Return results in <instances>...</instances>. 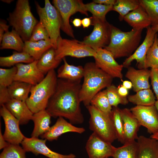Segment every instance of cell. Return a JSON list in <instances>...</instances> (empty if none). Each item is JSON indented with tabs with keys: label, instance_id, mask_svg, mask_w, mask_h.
<instances>
[{
	"label": "cell",
	"instance_id": "6da1fadb",
	"mask_svg": "<svg viewBox=\"0 0 158 158\" xmlns=\"http://www.w3.org/2000/svg\"><path fill=\"white\" fill-rule=\"evenodd\" d=\"M81 86L80 82L58 79L56 90L46 109L51 117L65 118L73 124L84 122L79 97Z\"/></svg>",
	"mask_w": 158,
	"mask_h": 158
},
{
	"label": "cell",
	"instance_id": "7a4b0ae2",
	"mask_svg": "<svg viewBox=\"0 0 158 158\" xmlns=\"http://www.w3.org/2000/svg\"><path fill=\"white\" fill-rule=\"evenodd\" d=\"M84 67V80L79 92L81 102L86 107L103 89L112 84L113 78L97 67L95 62L86 63Z\"/></svg>",
	"mask_w": 158,
	"mask_h": 158
},
{
	"label": "cell",
	"instance_id": "3957f363",
	"mask_svg": "<svg viewBox=\"0 0 158 158\" xmlns=\"http://www.w3.org/2000/svg\"><path fill=\"white\" fill-rule=\"evenodd\" d=\"M142 30L132 28L125 32L112 25L110 42L105 48L112 54L115 59L128 58L139 46Z\"/></svg>",
	"mask_w": 158,
	"mask_h": 158
},
{
	"label": "cell",
	"instance_id": "277c9868",
	"mask_svg": "<svg viewBox=\"0 0 158 158\" xmlns=\"http://www.w3.org/2000/svg\"><path fill=\"white\" fill-rule=\"evenodd\" d=\"M58 80L56 73L52 70L46 74L40 82L32 86L30 95L25 102L33 114L46 109L56 90Z\"/></svg>",
	"mask_w": 158,
	"mask_h": 158
},
{
	"label": "cell",
	"instance_id": "5b68a950",
	"mask_svg": "<svg viewBox=\"0 0 158 158\" xmlns=\"http://www.w3.org/2000/svg\"><path fill=\"white\" fill-rule=\"evenodd\" d=\"M9 25L20 35L24 42L29 40L38 22L31 11L28 0H18L14 11L7 18Z\"/></svg>",
	"mask_w": 158,
	"mask_h": 158
},
{
	"label": "cell",
	"instance_id": "8992f818",
	"mask_svg": "<svg viewBox=\"0 0 158 158\" xmlns=\"http://www.w3.org/2000/svg\"><path fill=\"white\" fill-rule=\"evenodd\" d=\"M86 107L90 115L89 128L93 133L104 141L111 143L117 139L111 115L101 111L91 105Z\"/></svg>",
	"mask_w": 158,
	"mask_h": 158
},
{
	"label": "cell",
	"instance_id": "52a82bcc",
	"mask_svg": "<svg viewBox=\"0 0 158 158\" xmlns=\"http://www.w3.org/2000/svg\"><path fill=\"white\" fill-rule=\"evenodd\" d=\"M35 4L39 21L48 31L53 47L55 49L58 39L60 36L61 20L59 13L49 0H45L44 7H41L36 1Z\"/></svg>",
	"mask_w": 158,
	"mask_h": 158
},
{
	"label": "cell",
	"instance_id": "ba28073f",
	"mask_svg": "<svg viewBox=\"0 0 158 158\" xmlns=\"http://www.w3.org/2000/svg\"><path fill=\"white\" fill-rule=\"evenodd\" d=\"M53 5L58 11L61 20V29L71 37L75 38L72 27L70 23L71 16L77 12L87 16L84 4L80 0H53Z\"/></svg>",
	"mask_w": 158,
	"mask_h": 158
},
{
	"label": "cell",
	"instance_id": "9c48e42d",
	"mask_svg": "<svg viewBox=\"0 0 158 158\" xmlns=\"http://www.w3.org/2000/svg\"><path fill=\"white\" fill-rule=\"evenodd\" d=\"M55 51L56 59L61 60L68 56L77 58L94 57L96 54L95 50L80 41L63 38L61 36L58 39Z\"/></svg>",
	"mask_w": 158,
	"mask_h": 158
},
{
	"label": "cell",
	"instance_id": "30bf717a",
	"mask_svg": "<svg viewBox=\"0 0 158 158\" xmlns=\"http://www.w3.org/2000/svg\"><path fill=\"white\" fill-rule=\"evenodd\" d=\"M91 17L92 25L94 26L93 30L80 42L95 50L99 48H105L110 42L112 25L106 20H102Z\"/></svg>",
	"mask_w": 158,
	"mask_h": 158
},
{
	"label": "cell",
	"instance_id": "8fae6325",
	"mask_svg": "<svg viewBox=\"0 0 158 158\" xmlns=\"http://www.w3.org/2000/svg\"><path fill=\"white\" fill-rule=\"evenodd\" d=\"M95 50L96 54L94 58L96 66L113 78L122 79L123 65L118 64L112 54L105 48H101Z\"/></svg>",
	"mask_w": 158,
	"mask_h": 158
},
{
	"label": "cell",
	"instance_id": "7c38bea8",
	"mask_svg": "<svg viewBox=\"0 0 158 158\" xmlns=\"http://www.w3.org/2000/svg\"><path fill=\"white\" fill-rule=\"evenodd\" d=\"M130 110L141 126L146 128L149 133L153 134L158 131V112L154 105H136Z\"/></svg>",
	"mask_w": 158,
	"mask_h": 158
},
{
	"label": "cell",
	"instance_id": "4fadbf2b",
	"mask_svg": "<svg viewBox=\"0 0 158 158\" xmlns=\"http://www.w3.org/2000/svg\"><path fill=\"white\" fill-rule=\"evenodd\" d=\"M0 114L5 123V130L3 135L5 140L11 144L19 145L21 143L25 137L20 129L19 121L4 105L1 106Z\"/></svg>",
	"mask_w": 158,
	"mask_h": 158
},
{
	"label": "cell",
	"instance_id": "5bb4252c",
	"mask_svg": "<svg viewBox=\"0 0 158 158\" xmlns=\"http://www.w3.org/2000/svg\"><path fill=\"white\" fill-rule=\"evenodd\" d=\"M111 144L104 141L93 133L90 136L85 147L89 158L113 157L116 147Z\"/></svg>",
	"mask_w": 158,
	"mask_h": 158
},
{
	"label": "cell",
	"instance_id": "9a60e30c",
	"mask_svg": "<svg viewBox=\"0 0 158 158\" xmlns=\"http://www.w3.org/2000/svg\"><path fill=\"white\" fill-rule=\"evenodd\" d=\"M147 29L146 35L143 42L132 55L125 60L122 64L123 67L128 68L133 61L136 60L138 68H147L146 60L147 53L153 42L157 33L152 29L150 26Z\"/></svg>",
	"mask_w": 158,
	"mask_h": 158
},
{
	"label": "cell",
	"instance_id": "2e32d148",
	"mask_svg": "<svg viewBox=\"0 0 158 158\" xmlns=\"http://www.w3.org/2000/svg\"><path fill=\"white\" fill-rule=\"evenodd\" d=\"M46 141L38 138L25 137L21 144L26 152H31L36 155L41 154L49 158H75L73 154L64 155L52 151L47 146Z\"/></svg>",
	"mask_w": 158,
	"mask_h": 158
},
{
	"label": "cell",
	"instance_id": "e0dca14e",
	"mask_svg": "<svg viewBox=\"0 0 158 158\" xmlns=\"http://www.w3.org/2000/svg\"><path fill=\"white\" fill-rule=\"evenodd\" d=\"M37 61L35 60L29 63L16 65L17 71L14 81L25 82L32 85L40 82L44 78L45 75L38 68Z\"/></svg>",
	"mask_w": 158,
	"mask_h": 158
},
{
	"label": "cell",
	"instance_id": "ac0fdd59",
	"mask_svg": "<svg viewBox=\"0 0 158 158\" xmlns=\"http://www.w3.org/2000/svg\"><path fill=\"white\" fill-rule=\"evenodd\" d=\"M85 131L84 128L76 127L67 121L64 118L59 117L49 130L40 137L42 139L52 141L57 140L62 134L67 132L82 134Z\"/></svg>",
	"mask_w": 158,
	"mask_h": 158
},
{
	"label": "cell",
	"instance_id": "d6986e66",
	"mask_svg": "<svg viewBox=\"0 0 158 158\" xmlns=\"http://www.w3.org/2000/svg\"><path fill=\"white\" fill-rule=\"evenodd\" d=\"M120 112L123 124L125 143L135 140L138 137V132L141 125L130 109L127 108L120 109Z\"/></svg>",
	"mask_w": 158,
	"mask_h": 158
},
{
	"label": "cell",
	"instance_id": "ffe728a7",
	"mask_svg": "<svg viewBox=\"0 0 158 158\" xmlns=\"http://www.w3.org/2000/svg\"><path fill=\"white\" fill-rule=\"evenodd\" d=\"M127 68L125 77L132 83L133 90L134 92H137L142 90L150 88L149 79L150 70L147 68L138 70L130 66Z\"/></svg>",
	"mask_w": 158,
	"mask_h": 158
},
{
	"label": "cell",
	"instance_id": "44dd1931",
	"mask_svg": "<svg viewBox=\"0 0 158 158\" xmlns=\"http://www.w3.org/2000/svg\"><path fill=\"white\" fill-rule=\"evenodd\" d=\"M4 105L19 121L20 125L27 124L32 120L33 113L28 108L25 102L12 98Z\"/></svg>",
	"mask_w": 158,
	"mask_h": 158
},
{
	"label": "cell",
	"instance_id": "7402d4cb",
	"mask_svg": "<svg viewBox=\"0 0 158 158\" xmlns=\"http://www.w3.org/2000/svg\"><path fill=\"white\" fill-rule=\"evenodd\" d=\"M123 20L133 29L137 30H143L151 25L150 18L140 5L137 8L127 14Z\"/></svg>",
	"mask_w": 158,
	"mask_h": 158
},
{
	"label": "cell",
	"instance_id": "603a6c76",
	"mask_svg": "<svg viewBox=\"0 0 158 158\" xmlns=\"http://www.w3.org/2000/svg\"><path fill=\"white\" fill-rule=\"evenodd\" d=\"M137 140L138 145L137 158H158V141L143 135Z\"/></svg>",
	"mask_w": 158,
	"mask_h": 158
},
{
	"label": "cell",
	"instance_id": "cb8c5ba5",
	"mask_svg": "<svg viewBox=\"0 0 158 158\" xmlns=\"http://www.w3.org/2000/svg\"><path fill=\"white\" fill-rule=\"evenodd\" d=\"M51 117L46 109L33 114L32 120L34 123V128L31 137L38 138L49 130Z\"/></svg>",
	"mask_w": 158,
	"mask_h": 158
},
{
	"label": "cell",
	"instance_id": "d4e9b609",
	"mask_svg": "<svg viewBox=\"0 0 158 158\" xmlns=\"http://www.w3.org/2000/svg\"><path fill=\"white\" fill-rule=\"evenodd\" d=\"M63 64L57 71L58 79L74 82H81L83 77L84 67L81 66H75L69 64L65 58L63 59Z\"/></svg>",
	"mask_w": 158,
	"mask_h": 158
},
{
	"label": "cell",
	"instance_id": "484cf974",
	"mask_svg": "<svg viewBox=\"0 0 158 158\" xmlns=\"http://www.w3.org/2000/svg\"><path fill=\"white\" fill-rule=\"evenodd\" d=\"M52 47L53 46L51 40L35 42L28 40L24 42L23 51L28 54L35 60H38L45 52Z\"/></svg>",
	"mask_w": 158,
	"mask_h": 158
},
{
	"label": "cell",
	"instance_id": "4316f807",
	"mask_svg": "<svg viewBox=\"0 0 158 158\" xmlns=\"http://www.w3.org/2000/svg\"><path fill=\"white\" fill-rule=\"evenodd\" d=\"M0 49H12L18 52H22L24 46V42L19 34L13 29L4 34L1 42Z\"/></svg>",
	"mask_w": 158,
	"mask_h": 158
},
{
	"label": "cell",
	"instance_id": "83f0119b",
	"mask_svg": "<svg viewBox=\"0 0 158 158\" xmlns=\"http://www.w3.org/2000/svg\"><path fill=\"white\" fill-rule=\"evenodd\" d=\"M61 61L56 59L55 49L52 47L43 54L38 60L37 65L38 68L46 75L50 71L56 68Z\"/></svg>",
	"mask_w": 158,
	"mask_h": 158
},
{
	"label": "cell",
	"instance_id": "f1b7e54d",
	"mask_svg": "<svg viewBox=\"0 0 158 158\" xmlns=\"http://www.w3.org/2000/svg\"><path fill=\"white\" fill-rule=\"evenodd\" d=\"M32 86L25 82L14 81L8 89L11 98L26 102Z\"/></svg>",
	"mask_w": 158,
	"mask_h": 158
},
{
	"label": "cell",
	"instance_id": "f546056e",
	"mask_svg": "<svg viewBox=\"0 0 158 158\" xmlns=\"http://www.w3.org/2000/svg\"><path fill=\"white\" fill-rule=\"evenodd\" d=\"M35 60L27 53L23 51H15L10 56L0 57V66L2 67H13L20 63H29Z\"/></svg>",
	"mask_w": 158,
	"mask_h": 158
},
{
	"label": "cell",
	"instance_id": "4dcf8cb0",
	"mask_svg": "<svg viewBox=\"0 0 158 158\" xmlns=\"http://www.w3.org/2000/svg\"><path fill=\"white\" fill-rule=\"evenodd\" d=\"M127 98L129 102L136 105H152L156 101L155 97L150 88L138 91L134 95L128 96Z\"/></svg>",
	"mask_w": 158,
	"mask_h": 158
},
{
	"label": "cell",
	"instance_id": "1f68e13d",
	"mask_svg": "<svg viewBox=\"0 0 158 158\" xmlns=\"http://www.w3.org/2000/svg\"><path fill=\"white\" fill-rule=\"evenodd\" d=\"M139 5V0H116L113 6V11L119 14L118 18L121 21L130 11L136 9Z\"/></svg>",
	"mask_w": 158,
	"mask_h": 158
},
{
	"label": "cell",
	"instance_id": "d6a6232c",
	"mask_svg": "<svg viewBox=\"0 0 158 158\" xmlns=\"http://www.w3.org/2000/svg\"><path fill=\"white\" fill-rule=\"evenodd\" d=\"M138 145L135 140L127 142L116 148L113 158H137Z\"/></svg>",
	"mask_w": 158,
	"mask_h": 158
},
{
	"label": "cell",
	"instance_id": "836d02e7",
	"mask_svg": "<svg viewBox=\"0 0 158 158\" xmlns=\"http://www.w3.org/2000/svg\"><path fill=\"white\" fill-rule=\"evenodd\" d=\"M85 9L92 14L93 17L106 20V16L109 11H113V6L106 5L92 2L84 4Z\"/></svg>",
	"mask_w": 158,
	"mask_h": 158
},
{
	"label": "cell",
	"instance_id": "e575fe53",
	"mask_svg": "<svg viewBox=\"0 0 158 158\" xmlns=\"http://www.w3.org/2000/svg\"><path fill=\"white\" fill-rule=\"evenodd\" d=\"M90 105L106 114H111L112 107L109 103L105 90L97 93L92 99Z\"/></svg>",
	"mask_w": 158,
	"mask_h": 158
},
{
	"label": "cell",
	"instance_id": "d590c367",
	"mask_svg": "<svg viewBox=\"0 0 158 158\" xmlns=\"http://www.w3.org/2000/svg\"><path fill=\"white\" fill-rule=\"evenodd\" d=\"M140 5L150 18L152 26L158 24V0H139Z\"/></svg>",
	"mask_w": 158,
	"mask_h": 158
},
{
	"label": "cell",
	"instance_id": "8d00e7d4",
	"mask_svg": "<svg viewBox=\"0 0 158 158\" xmlns=\"http://www.w3.org/2000/svg\"><path fill=\"white\" fill-rule=\"evenodd\" d=\"M111 116L116 132L117 139L121 143L124 144L125 142V136L120 109L118 107H114L112 109Z\"/></svg>",
	"mask_w": 158,
	"mask_h": 158
},
{
	"label": "cell",
	"instance_id": "74e56055",
	"mask_svg": "<svg viewBox=\"0 0 158 158\" xmlns=\"http://www.w3.org/2000/svg\"><path fill=\"white\" fill-rule=\"evenodd\" d=\"M109 103L112 107H118L119 104L125 105L129 101L127 97L121 96L118 91L117 87L111 85L105 90Z\"/></svg>",
	"mask_w": 158,
	"mask_h": 158
},
{
	"label": "cell",
	"instance_id": "f35d334b",
	"mask_svg": "<svg viewBox=\"0 0 158 158\" xmlns=\"http://www.w3.org/2000/svg\"><path fill=\"white\" fill-rule=\"evenodd\" d=\"M146 60L147 68H158V36L157 33L152 44L147 51Z\"/></svg>",
	"mask_w": 158,
	"mask_h": 158
},
{
	"label": "cell",
	"instance_id": "ab89813d",
	"mask_svg": "<svg viewBox=\"0 0 158 158\" xmlns=\"http://www.w3.org/2000/svg\"><path fill=\"white\" fill-rule=\"evenodd\" d=\"M26 152L19 145L10 144L4 149L0 154V158H26Z\"/></svg>",
	"mask_w": 158,
	"mask_h": 158
},
{
	"label": "cell",
	"instance_id": "60d3db41",
	"mask_svg": "<svg viewBox=\"0 0 158 158\" xmlns=\"http://www.w3.org/2000/svg\"><path fill=\"white\" fill-rule=\"evenodd\" d=\"M16 66L9 68H0V86L8 87L14 81L17 72Z\"/></svg>",
	"mask_w": 158,
	"mask_h": 158
},
{
	"label": "cell",
	"instance_id": "b9f144b4",
	"mask_svg": "<svg viewBox=\"0 0 158 158\" xmlns=\"http://www.w3.org/2000/svg\"><path fill=\"white\" fill-rule=\"evenodd\" d=\"M51 40L49 33L42 24L39 21L33 29L29 40L32 41Z\"/></svg>",
	"mask_w": 158,
	"mask_h": 158
},
{
	"label": "cell",
	"instance_id": "7bdbcfd3",
	"mask_svg": "<svg viewBox=\"0 0 158 158\" xmlns=\"http://www.w3.org/2000/svg\"><path fill=\"white\" fill-rule=\"evenodd\" d=\"M150 78L153 89L157 100H158V70L157 69L151 68Z\"/></svg>",
	"mask_w": 158,
	"mask_h": 158
},
{
	"label": "cell",
	"instance_id": "ee69618b",
	"mask_svg": "<svg viewBox=\"0 0 158 158\" xmlns=\"http://www.w3.org/2000/svg\"><path fill=\"white\" fill-rule=\"evenodd\" d=\"M11 99L8 87L0 86V106L5 104Z\"/></svg>",
	"mask_w": 158,
	"mask_h": 158
},
{
	"label": "cell",
	"instance_id": "f6af8a7d",
	"mask_svg": "<svg viewBox=\"0 0 158 158\" xmlns=\"http://www.w3.org/2000/svg\"><path fill=\"white\" fill-rule=\"evenodd\" d=\"M9 25L4 21L0 20V43L1 42L3 35L5 32L8 31Z\"/></svg>",
	"mask_w": 158,
	"mask_h": 158
},
{
	"label": "cell",
	"instance_id": "bcb514c9",
	"mask_svg": "<svg viewBox=\"0 0 158 158\" xmlns=\"http://www.w3.org/2000/svg\"><path fill=\"white\" fill-rule=\"evenodd\" d=\"M116 1V0H94L92 1L98 4L113 6L115 4Z\"/></svg>",
	"mask_w": 158,
	"mask_h": 158
},
{
	"label": "cell",
	"instance_id": "7dc6e473",
	"mask_svg": "<svg viewBox=\"0 0 158 158\" xmlns=\"http://www.w3.org/2000/svg\"><path fill=\"white\" fill-rule=\"evenodd\" d=\"M10 143L7 142L4 139L2 135L1 128L0 129V149H4L7 147Z\"/></svg>",
	"mask_w": 158,
	"mask_h": 158
},
{
	"label": "cell",
	"instance_id": "c3c4849f",
	"mask_svg": "<svg viewBox=\"0 0 158 158\" xmlns=\"http://www.w3.org/2000/svg\"><path fill=\"white\" fill-rule=\"evenodd\" d=\"M118 91L119 94L123 97H127L128 92L127 89L125 88L122 85H119L118 87Z\"/></svg>",
	"mask_w": 158,
	"mask_h": 158
},
{
	"label": "cell",
	"instance_id": "681fc988",
	"mask_svg": "<svg viewBox=\"0 0 158 158\" xmlns=\"http://www.w3.org/2000/svg\"><path fill=\"white\" fill-rule=\"evenodd\" d=\"M81 22L83 28H88L92 25V17L84 18L82 20Z\"/></svg>",
	"mask_w": 158,
	"mask_h": 158
},
{
	"label": "cell",
	"instance_id": "f907efd6",
	"mask_svg": "<svg viewBox=\"0 0 158 158\" xmlns=\"http://www.w3.org/2000/svg\"><path fill=\"white\" fill-rule=\"evenodd\" d=\"M81 20L79 18H75L72 20V22L74 27H79L82 25Z\"/></svg>",
	"mask_w": 158,
	"mask_h": 158
},
{
	"label": "cell",
	"instance_id": "816d5d0a",
	"mask_svg": "<svg viewBox=\"0 0 158 158\" xmlns=\"http://www.w3.org/2000/svg\"><path fill=\"white\" fill-rule=\"evenodd\" d=\"M122 85L128 90L131 89L133 87L131 82L128 80L124 81L123 82Z\"/></svg>",
	"mask_w": 158,
	"mask_h": 158
},
{
	"label": "cell",
	"instance_id": "f5cc1de1",
	"mask_svg": "<svg viewBox=\"0 0 158 158\" xmlns=\"http://www.w3.org/2000/svg\"><path fill=\"white\" fill-rule=\"evenodd\" d=\"M150 137L158 141V131L154 134H152Z\"/></svg>",
	"mask_w": 158,
	"mask_h": 158
},
{
	"label": "cell",
	"instance_id": "db71d44e",
	"mask_svg": "<svg viewBox=\"0 0 158 158\" xmlns=\"http://www.w3.org/2000/svg\"><path fill=\"white\" fill-rule=\"evenodd\" d=\"M152 29L156 32L157 33V32H158V24L153 26H152L151 27Z\"/></svg>",
	"mask_w": 158,
	"mask_h": 158
},
{
	"label": "cell",
	"instance_id": "11a10c76",
	"mask_svg": "<svg viewBox=\"0 0 158 158\" xmlns=\"http://www.w3.org/2000/svg\"><path fill=\"white\" fill-rule=\"evenodd\" d=\"M1 1L5 3L9 4L11 3L12 2H13V0H1Z\"/></svg>",
	"mask_w": 158,
	"mask_h": 158
},
{
	"label": "cell",
	"instance_id": "9f6ffc18",
	"mask_svg": "<svg viewBox=\"0 0 158 158\" xmlns=\"http://www.w3.org/2000/svg\"><path fill=\"white\" fill-rule=\"evenodd\" d=\"M154 105L157 109L158 112V100L156 101Z\"/></svg>",
	"mask_w": 158,
	"mask_h": 158
},
{
	"label": "cell",
	"instance_id": "6f0895ef",
	"mask_svg": "<svg viewBox=\"0 0 158 158\" xmlns=\"http://www.w3.org/2000/svg\"><path fill=\"white\" fill-rule=\"evenodd\" d=\"M157 69L158 70V68Z\"/></svg>",
	"mask_w": 158,
	"mask_h": 158
}]
</instances>
